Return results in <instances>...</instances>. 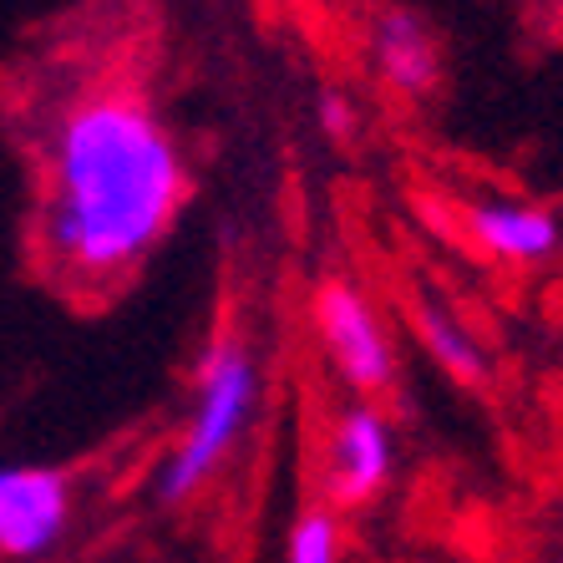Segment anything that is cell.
Instances as JSON below:
<instances>
[{"instance_id": "cell-1", "label": "cell", "mask_w": 563, "mask_h": 563, "mask_svg": "<svg viewBox=\"0 0 563 563\" xmlns=\"http://www.w3.org/2000/svg\"><path fill=\"white\" fill-rule=\"evenodd\" d=\"M184 153L137 92H92L46 143L41 250L62 279L112 285L153 254L184 209Z\"/></svg>"}, {"instance_id": "cell-6", "label": "cell", "mask_w": 563, "mask_h": 563, "mask_svg": "<svg viewBox=\"0 0 563 563\" xmlns=\"http://www.w3.org/2000/svg\"><path fill=\"white\" fill-rule=\"evenodd\" d=\"M371 52H376L380 77L391 81L396 92L427 97L437 87L442 56H437V41L417 11H401V5L380 11L376 26H371Z\"/></svg>"}, {"instance_id": "cell-2", "label": "cell", "mask_w": 563, "mask_h": 563, "mask_svg": "<svg viewBox=\"0 0 563 563\" xmlns=\"http://www.w3.org/2000/svg\"><path fill=\"white\" fill-rule=\"evenodd\" d=\"M254 401H260V366H254L250 345L219 341L209 351V361H203L194 421H188L184 442L173 446V457L163 462L157 498L163 503L194 498L198 487L219 472V462L229 457V446L239 442L244 421L254 417Z\"/></svg>"}, {"instance_id": "cell-7", "label": "cell", "mask_w": 563, "mask_h": 563, "mask_svg": "<svg viewBox=\"0 0 563 563\" xmlns=\"http://www.w3.org/2000/svg\"><path fill=\"white\" fill-rule=\"evenodd\" d=\"M472 239L483 244L487 254L512 264L543 260V254L559 250V219L549 209H528V203H477L467 213Z\"/></svg>"}, {"instance_id": "cell-8", "label": "cell", "mask_w": 563, "mask_h": 563, "mask_svg": "<svg viewBox=\"0 0 563 563\" xmlns=\"http://www.w3.org/2000/svg\"><path fill=\"white\" fill-rule=\"evenodd\" d=\"M417 320H421V335H427V345H432V355L442 361L452 376L462 380H483V351H477V341H472L467 330L457 325V314L442 310V305L421 300L417 305Z\"/></svg>"}, {"instance_id": "cell-9", "label": "cell", "mask_w": 563, "mask_h": 563, "mask_svg": "<svg viewBox=\"0 0 563 563\" xmlns=\"http://www.w3.org/2000/svg\"><path fill=\"white\" fill-rule=\"evenodd\" d=\"M285 563H341V523L330 508H305L289 528Z\"/></svg>"}, {"instance_id": "cell-5", "label": "cell", "mask_w": 563, "mask_h": 563, "mask_svg": "<svg viewBox=\"0 0 563 563\" xmlns=\"http://www.w3.org/2000/svg\"><path fill=\"white\" fill-rule=\"evenodd\" d=\"M391 477V427L376 407H345L325 452V483L335 503H371Z\"/></svg>"}, {"instance_id": "cell-3", "label": "cell", "mask_w": 563, "mask_h": 563, "mask_svg": "<svg viewBox=\"0 0 563 563\" xmlns=\"http://www.w3.org/2000/svg\"><path fill=\"white\" fill-rule=\"evenodd\" d=\"M71 523V477L62 467L11 462L0 467V553L15 563L41 559Z\"/></svg>"}, {"instance_id": "cell-4", "label": "cell", "mask_w": 563, "mask_h": 563, "mask_svg": "<svg viewBox=\"0 0 563 563\" xmlns=\"http://www.w3.org/2000/svg\"><path fill=\"white\" fill-rule=\"evenodd\" d=\"M314 320H320V341H325L330 366L345 376V386H355V391L391 386V376H396L391 341H386V330H380L376 310L366 305L361 289L345 285V279L320 285Z\"/></svg>"}, {"instance_id": "cell-10", "label": "cell", "mask_w": 563, "mask_h": 563, "mask_svg": "<svg viewBox=\"0 0 563 563\" xmlns=\"http://www.w3.org/2000/svg\"><path fill=\"white\" fill-rule=\"evenodd\" d=\"M320 128H325L335 143H345V137H351V102H345L341 92L320 97Z\"/></svg>"}]
</instances>
